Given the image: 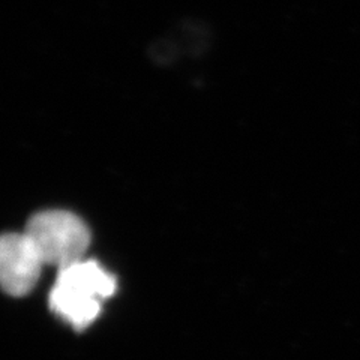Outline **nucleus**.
Returning a JSON list of instances; mask_svg holds the SVG:
<instances>
[{
  "mask_svg": "<svg viewBox=\"0 0 360 360\" xmlns=\"http://www.w3.org/2000/svg\"><path fill=\"white\" fill-rule=\"evenodd\" d=\"M116 291V279L96 262L82 260L59 270L50 292V308L72 328L83 330Z\"/></svg>",
  "mask_w": 360,
  "mask_h": 360,
  "instance_id": "f257e3e1",
  "label": "nucleus"
},
{
  "mask_svg": "<svg viewBox=\"0 0 360 360\" xmlns=\"http://www.w3.org/2000/svg\"><path fill=\"white\" fill-rule=\"evenodd\" d=\"M25 233L37 246L44 264L63 269L84 260L90 231L83 219L66 210H44L33 215Z\"/></svg>",
  "mask_w": 360,
  "mask_h": 360,
  "instance_id": "f03ea898",
  "label": "nucleus"
},
{
  "mask_svg": "<svg viewBox=\"0 0 360 360\" xmlns=\"http://www.w3.org/2000/svg\"><path fill=\"white\" fill-rule=\"evenodd\" d=\"M42 258L26 233H9L0 240V281L11 296L21 297L37 285Z\"/></svg>",
  "mask_w": 360,
  "mask_h": 360,
  "instance_id": "7ed1b4c3",
  "label": "nucleus"
}]
</instances>
